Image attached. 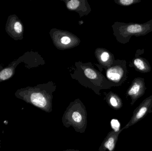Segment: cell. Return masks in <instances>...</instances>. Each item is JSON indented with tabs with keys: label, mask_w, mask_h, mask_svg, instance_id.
Here are the masks:
<instances>
[{
	"label": "cell",
	"mask_w": 152,
	"mask_h": 151,
	"mask_svg": "<svg viewBox=\"0 0 152 151\" xmlns=\"http://www.w3.org/2000/svg\"><path fill=\"white\" fill-rule=\"evenodd\" d=\"M79 5V1H75V0L69 1H68V2L67 3V8H68L69 9L72 10L76 9Z\"/></svg>",
	"instance_id": "4fadbf2b"
},
{
	"label": "cell",
	"mask_w": 152,
	"mask_h": 151,
	"mask_svg": "<svg viewBox=\"0 0 152 151\" xmlns=\"http://www.w3.org/2000/svg\"><path fill=\"white\" fill-rule=\"evenodd\" d=\"M106 102L111 108L117 111L121 109L123 106L121 98L118 95L113 93H110L107 95Z\"/></svg>",
	"instance_id": "8fae6325"
},
{
	"label": "cell",
	"mask_w": 152,
	"mask_h": 151,
	"mask_svg": "<svg viewBox=\"0 0 152 151\" xmlns=\"http://www.w3.org/2000/svg\"><path fill=\"white\" fill-rule=\"evenodd\" d=\"M85 73L88 77L91 79H94L96 76L95 72L90 69H86L85 71Z\"/></svg>",
	"instance_id": "2e32d148"
},
{
	"label": "cell",
	"mask_w": 152,
	"mask_h": 151,
	"mask_svg": "<svg viewBox=\"0 0 152 151\" xmlns=\"http://www.w3.org/2000/svg\"><path fill=\"white\" fill-rule=\"evenodd\" d=\"M139 54L136 52L135 57L133 59L131 63L129 64L130 67H134L137 72L142 73L150 72L151 70V67L148 60L144 58L139 56Z\"/></svg>",
	"instance_id": "9c48e42d"
},
{
	"label": "cell",
	"mask_w": 152,
	"mask_h": 151,
	"mask_svg": "<svg viewBox=\"0 0 152 151\" xmlns=\"http://www.w3.org/2000/svg\"><path fill=\"white\" fill-rule=\"evenodd\" d=\"M4 67H3L2 66L0 65V72H1V71L3 69Z\"/></svg>",
	"instance_id": "ac0fdd59"
},
{
	"label": "cell",
	"mask_w": 152,
	"mask_h": 151,
	"mask_svg": "<svg viewBox=\"0 0 152 151\" xmlns=\"http://www.w3.org/2000/svg\"><path fill=\"white\" fill-rule=\"evenodd\" d=\"M114 34L122 43L129 42L133 36H144L152 32V20L143 24L117 22L114 25Z\"/></svg>",
	"instance_id": "3957f363"
},
{
	"label": "cell",
	"mask_w": 152,
	"mask_h": 151,
	"mask_svg": "<svg viewBox=\"0 0 152 151\" xmlns=\"http://www.w3.org/2000/svg\"><path fill=\"white\" fill-rule=\"evenodd\" d=\"M15 97L48 113L53 111L52 92L38 87H27L18 89Z\"/></svg>",
	"instance_id": "6da1fadb"
},
{
	"label": "cell",
	"mask_w": 152,
	"mask_h": 151,
	"mask_svg": "<svg viewBox=\"0 0 152 151\" xmlns=\"http://www.w3.org/2000/svg\"><path fill=\"white\" fill-rule=\"evenodd\" d=\"M71 38L68 36H64L61 37L60 41L63 45H67L71 43Z\"/></svg>",
	"instance_id": "5bb4252c"
},
{
	"label": "cell",
	"mask_w": 152,
	"mask_h": 151,
	"mask_svg": "<svg viewBox=\"0 0 152 151\" xmlns=\"http://www.w3.org/2000/svg\"><path fill=\"white\" fill-rule=\"evenodd\" d=\"M111 57L110 54L107 52H104L101 55V59L103 62H108Z\"/></svg>",
	"instance_id": "9a60e30c"
},
{
	"label": "cell",
	"mask_w": 152,
	"mask_h": 151,
	"mask_svg": "<svg viewBox=\"0 0 152 151\" xmlns=\"http://www.w3.org/2000/svg\"><path fill=\"white\" fill-rule=\"evenodd\" d=\"M146 90L144 78L138 77L134 79L126 93V96L131 98V105H134V103L144 95Z\"/></svg>",
	"instance_id": "52a82bcc"
},
{
	"label": "cell",
	"mask_w": 152,
	"mask_h": 151,
	"mask_svg": "<svg viewBox=\"0 0 152 151\" xmlns=\"http://www.w3.org/2000/svg\"><path fill=\"white\" fill-rule=\"evenodd\" d=\"M141 0H119L116 1L117 3L124 6H129L141 2Z\"/></svg>",
	"instance_id": "7c38bea8"
},
{
	"label": "cell",
	"mask_w": 152,
	"mask_h": 151,
	"mask_svg": "<svg viewBox=\"0 0 152 151\" xmlns=\"http://www.w3.org/2000/svg\"><path fill=\"white\" fill-rule=\"evenodd\" d=\"M23 56L20 57L17 60L12 61L8 66L4 68L0 72V82L10 79L13 77L17 66L23 61Z\"/></svg>",
	"instance_id": "30bf717a"
},
{
	"label": "cell",
	"mask_w": 152,
	"mask_h": 151,
	"mask_svg": "<svg viewBox=\"0 0 152 151\" xmlns=\"http://www.w3.org/2000/svg\"><path fill=\"white\" fill-rule=\"evenodd\" d=\"M113 130L108 133L99 147V151H114L118 139L119 135L122 132Z\"/></svg>",
	"instance_id": "ba28073f"
},
{
	"label": "cell",
	"mask_w": 152,
	"mask_h": 151,
	"mask_svg": "<svg viewBox=\"0 0 152 151\" xmlns=\"http://www.w3.org/2000/svg\"><path fill=\"white\" fill-rule=\"evenodd\" d=\"M62 122L65 127H72L77 133H85L87 127V112L79 99L70 103L68 106L62 116Z\"/></svg>",
	"instance_id": "7a4b0ae2"
},
{
	"label": "cell",
	"mask_w": 152,
	"mask_h": 151,
	"mask_svg": "<svg viewBox=\"0 0 152 151\" xmlns=\"http://www.w3.org/2000/svg\"><path fill=\"white\" fill-rule=\"evenodd\" d=\"M115 64L108 69L106 73L107 77L116 86H120L127 79L126 62L125 60H118Z\"/></svg>",
	"instance_id": "277c9868"
},
{
	"label": "cell",
	"mask_w": 152,
	"mask_h": 151,
	"mask_svg": "<svg viewBox=\"0 0 152 151\" xmlns=\"http://www.w3.org/2000/svg\"><path fill=\"white\" fill-rule=\"evenodd\" d=\"M80 151L79 150H66L65 151Z\"/></svg>",
	"instance_id": "e0dca14e"
},
{
	"label": "cell",
	"mask_w": 152,
	"mask_h": 151,
	"mask_svg": "<svg viewBox=\"0 0 152 151\" xmlns=\"http://www.w3.org/2000/svg\"><path fill=\"white\" fill-rule=\"evenodd\" d=\"M5 31L15 40L23 39L24 26L21 20L15 14H12L8 17L5 25Z\"/></svg>",
	"instance_id": "8992f818"
},
{
	"label": "cell",
	"mask_w": 152,
	"mask_h": 151,
	"mask_svg": "<svg viewBox=\"0 0 152 151\" xmlns=\"http://www.w3.org/2000/svg\"><path fill=\"white\" fill-rule=\"evenodd\" d=\"M152 113V95L144 99L135 109L130 121L124 127L121 129V130L123 131L134 126L142 120L148 113Z\"/></svg>",
	"instance_id": "5b68a950"
}]
</instances>
